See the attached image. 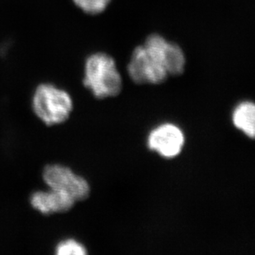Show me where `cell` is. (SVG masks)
<instances>
[{"label":"cell","mask_w":255,"mask_h":255,"mask_svg":"<svg viewBox=\"0 0 255 255\" xmlns=\"http://www.w3.org/2000/svg\"><path fill=\"white\" fill-rule=\"evenodd\" d=\"M84 85L96 99L114 98L123 90V79L114 58L105 53H95L85 62Z\"/></svg>","instance_id":"obj_1"},{"label":"cell","mask_w":255,"mask_h":255,"mask_svg":"<svg viewBox=\"0 0 255 255\" xmlns=\"http://www.w3.org/2000/svg\"><path fill=\"white\" fill-rule=\"evenodd\" d=\"M32 108L36 115L48 126L65 123L73 110V101L70 94L50 84L36 88Z\"/></svg>","instance_id":"obj_2"},{"label":"cell","mask_w":255,"mask_h":255,"mask_svg":"<svg viewBox=\"0 0 255 255\" xmlns=\"http://www.w3.org/2000/svg\"><path fill=\"white\" fill-rule=\"evenodd\" d=\"M43 179L49 188L66 193L76 202L84 201L90 195L89 182L64 165H47L44 169Z\"/></svg>","instance_id":"obj_3"},{"label":"cell","mask_w":255,"mask_h":255,"mask_svg":"<svg viewBox=\"0 0 255 255\" xmlns=\"http://www.w3.org/2000/svg\"><path fill=\"white\" fill-rule=\"evenodd\" d=\"M128 71L133 82L138 85H159L169 77L164 65L149 55L143 46L133 51Z\"/></svg>","instance_id":"obj_4"},{"label":"cell","mask_w":255,"mask_h":255,"mask_svg":"<svg viewBox=\"0 0 255 255\" xmlns=\"http://www.w3.org/2000/svg\"><path fill=\"white\" fill-rule=\"evenodd\" d=\"M185 144V135L179 127L173 123L160 124L149 132L147 145L164 159L178 156Z\"/></svg>","instance_id":"obj_5"},{"label":"cell","mask_w":255,"mask_h":255,"mask_svg":"<svg viewBox=\"0 0 255 255\" xmlns=\"http://www.w3.org/2000/svg\"><path fill=\"white\" fill-rule=\"evenodd\" d=\"M75 202L66 193L51 188L46 192H36L31 197L32 207L44 215L69 212Z\"/></svg>","instance_id":"obj_6"},{"label":"cell","mask_w":255,"mask_h":255,"mask_svg":"<svg viewBox=\"0 0 255 255\" xmlns=\"http://www.w3.org/2000/svg\"><path fill=\"white\" fill-rule=\"evenodd\" d=\"M232 123L251 139L255 135V105L253 102H241L234 109Z\"/></svg>","instance_id":"obj_7"},{"label":"cell","mask_w":255,"mask_h":255,"mask_svg":"<svg viewBox=\"0 0 255 255\" xmlns=\"http://www.w3.org/2000/svg\"><path fill=\"white\" fill-rule=\"evenodd\" d=\"M163 62L169 75H182L186 65L183 50L177 44L167 42L163 53Z\"/></svg>","instance_id":"obj_8"},{"label":"cell","mask_w":255,"mask_h":255,"mask_svg":"<svg viewBox=\"0 0 255 255\" xmlns=\"http://www.w3.org/2000/svg\"><path fill=\"white\" fill-rule=\"evenodd\" d=\"M87 253L85 246L72 239L60 242L56 249L58 255H85Z\"/></svg>","instance_id":"obj_9"},{"label":"cell","mask_w":255,"mask_h":255,"mask_svg":"<svg viewBox=\"0 0 255 255\" xmlns=\"http://www.w3.org/2000/svg\"><path fill=\"white\" fill-rule=\"evenodd\" d=\"M76 6L89 14H99L104 12L111 0H73Z\"/></svg>","instance_id":"obj_10"}]
</instances>
